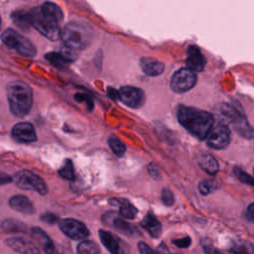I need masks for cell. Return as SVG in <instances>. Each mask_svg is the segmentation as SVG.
Listing matches in <instances>:
<instances>
[{"mask_svg": "<svg viewBox=\"0 0 254 254\" xmlns=\"http://www.w3.org/2000/svg\"><path fill=\"white\" fill-rule=\"evenodd\" d=\"M245 217L248 221L254 223V202L250 203L245 211Z\"/></svg>", "mask_w": 254, "mask_h": 254, "instance_id": "cell-39", "label": "cell"}, {"mask_svg": "<svg viewBox=\"0 0 254 254\" xmlns=\"http://www.w3.org/2000/svg\"><path fill=\"white\" fill-rule=\"evenodd\" d=\"M12 138L19 143H31L37 140L34 126L29 122H19L15 124L11 131Z\"/></svg>", "mask_w": 254, "mask_h": 254, "instance_id": "cell-12", "label": "cell"}, {"mask_svg": "<svg viewBox=\"0 0 254 254\" xmlns=\"http://www.w3.org/2000/svg\"><path fill=\"white\" fill-rule=\"evenodd\" d=\"M177 118L186 130L199 140L206 138L214 123V116L211 113L186 105L178 107Z\"/></svg>", "mask_w": 254, "mask_h": 254, "instance_id": "cell-1", "label": "cell"}, {"mask_svg": "<svg viewBox=\"0 0 254 254\" xmlns=\"http://www.w3.org/2000/svg\"><path fill=\"white\" fill-rule=\"evenodd\" d=\"M59 227L64 234L74 240L83 239L89 234V230L85 224L74 218L62 219L59 222Z\"/></svg>", "mask_w": 254, "mask_h": 254, "instance_id": "cell-9", "label": "cell"}, {"mask_svg": "<svg viewBox=\"0 0 254 254\" xmlns=\"http://www.w3.org/2000/svg\"><path fill=\"white\" fill-rule=\"evenodd\" d=\"M98 245L91 240H84L77 245V254H99Z\"/></svg>", "mask_w": 254, "mask_h": 254, "instance_id": "cell-28", "label": "cell"}, {"mask_svg": "<svg viewBox=\"0 0 254 254\" xmlns=\"http://www.w3.org/2000/svg\"><path fill=\"white\" fill-rule=\"evenodd\" d=\"M61 37L67 48L83 50L92 40V31L87 25L70 22L64 28Z\"/></svg>", "mask_w": 254, "mask_h": 254, "instance_id": "cell-3", "label": "cell"}, {"mask_svg": "<svg viewBox=\"0 0 254 254\" xmlns=\"http://www.w3.org/2000/svg\"><path fill=\"white\" fill-rule=\"evenodd\" d=\"M196 83L195 71L184 67L176 71L171 78V88L174 92L183 93L191 89Z\"/></svg>", "mask_w": 254, "mask_h": 254, "instance_id": "cell-7", "label": "cell"}, {"mask_svg": "<svg viewBox=\"0 0 254 254\" xmlns=\"http://www.w3.org/2000/svg\"><path fill=\"white\" fill-rule=\"evenodd\" d=\"M141 226L152 237H159L161 232H162V224L152 211H149L145 215V217L141 221Z\"/></svg>", "mask_w": 254, "mask_h": 254, "instance_id": "cell-22", "label": "cell"}, {"mask_svg": "<svg viewBox=\"0 0 254 254\" xmlns=\"http://www.w3.org/2000/svg\"><path fill=\"white\" fill-rule=\"evenodd\" d=\"M15 183L16 185L26 190H34L38 193L45 195L48 192V188L45 181L28 170H21L15 175Z\"/></svg>", "mask_w": 254, "mask_h": 254, "instance_id": "cell-6", "label": "cell"}, {"mask_svg": "<svg viewBox=\"0 0 254 254\" xmlns=\"http://www.w3.org/2000/svg\"><path fill=\"white\" fill-rule=\"evenodd\" d=\"M138 250H139L140 254H163L161 252H156L145 242H139L138 243Z\"/></svg>", "mask_w": 254, "mask_h": 254, "instance_id": "cell-34", "label": "cell"}, {"mask_svg": "<svg viewBox=\"0 0 254 254\" xmlns=\"http://www.w3.org/2000/svg\"><path fill=\"white\" fill-rule=\"evenodd\" d=\"M1 227L6 232H26L27 226L17 220L7 218L2 221Z\"/></svg>", "mask_w": 254, "mask_h": 254, "instance_id": "cell-27", "label": "cell"}, {"mask_svg": "<svg viewBox=\"0 0 254 254\" xmlns=\"http://www.w3.org/2000/svg\"><path fill=\"white\" fill-rule=\"evenodd\" d=\"M40 218L42 221H44L45 223H48V224H55L56 222H58V216L51 212L43 213Z\"/></svg>", "mask_w": 254, "mask_h": 254, "instance_id": "cell-36", "label": "cell"}, {"mask_svg": "<svg viewBox=\"0 0 254 254\" xmlns=\"http://www.w3.org/2000/svg\"><path fill=\"white\" fill-rule=\"evenodd\" d=\"M7 99L11 112L18 117L27 115L33 105V91L31 87L23 81H12L6 88Z\"/></svg>", "mask_w": 254, "mask_h": 254, "instance_id": "cell-2", "label": "cell"}, {"mask_svg": "<svg viewBox=\"0 0 254 254\" xmlns=\"http://www.w3.org/2000/svg\"><path fill=\"white\" fill-rule=\"evenodd\" d=\"M235 176L237 177V179L244 183V184H248V185H251L254 187V178H251L248 174H246L244 171H242L241 169H238V168H234L233 170Z\"/></svg>", "mask_w": 254, "mask_h": 254, "instance_id": "cell-32", "label": "cell"}, {"mask_svg": "<svg viewBox=\"0 0 254 254\" xmlns=\"http://www.w3.org/2000/svg\"><path fill=\"white\" fill-rule=\"evenodd\" d=\"M72 53L67 51H61V52H52L46 55V59L52 63L54 65L57 66H64L70 62L73 61Z\"/></svg>", "mask_w": 254, "mask_h": 254, "instance_id": "cell-24", "label": "cell"}, {"mask_svg": "<svg viewBox=\"0 0 254 254\" xmlns=\"http://www.w3.org/2000/svg\"><path fill=\"white\" fill-rule=\"evenodd\" d=\"M12 181H13V179L10 176H8V175H6L4 173L1 174V185H5V184H8V183H11Z\"/></svg>", "mask_w": 254, "mask_h": 254, "instance_id": "cell-40", "label": "cell"}, {"mask_svg": "<svg viewBox=\"0 0 254 254\" xmlns=\"http://www.w3.org/2000/svg\"><path fill=\"white\" fill-rule=\"evenodd\" d=\"M140 65L142 70L147 75H150V76H157L163 73L165 68V65L163 63L149 57L142 58L140 61Z\"/></svg>", "mask_w": 254, "mask_h": 254, "instance_id": "cell-21", "label": "cell"}, {"mask_svg": "<svg viewBox=\"0 0 254 254\" xmlns=\"http://www.w3.org/2000/svg\"><path fill=\"white\" fill-rule=\"evenodd\" d=\"M59 175L68 181H71L74 179V169H73V164L72 161L69 159H65L64 161L63 166L59 169L58 171Z\"/></svg>", "mask_w": 254, "mask_h": 254, "instance_id": "cell-29", "label": "cell"}, {"mask_svg": "<svg viewBox=\"0 0 254 254\" xmlns=\"http://www.w3.org/2000/svg\"><path fill=\"white\" fill-rule=\"evenodd\" d=\"M31 235L32 238L39 243V245L47 254H59V251L57 250L53 240L43 229L39 227H32Z\"/></svg>", "mask_w": 254, "mask_h": 254, "instance_id": "cell-16", "label": "cell"}, {"mask_svg": "<svg viewBox=\"0 0 254 254\" xmlns=\"http://www.w3.org/2000/svg\"><path fill=\"white\" fill-rule=\"evenodd\" d=\"M187 66L195 72H199L204 68L205 59L200 50L195 46H190L187 53Z\"/></svg>", "mask_w": 254, "mask_h": 254, "instance_id": "cell-15", "label": "cell"}, {"mask_svg": "<svg viewBox=\"0 0 254 254\" xmlns=\"http://www.w3.org/2000/svg\"><path fill=\"white\" fill-rule=\"evenodd\" d=\"M230 251L234 254H254V244L248 241H235L230 247Z\"/></svg>", "mask_w": 254, "mask_h": 254, "instance_id": "cell-26", "label": "cell"}, {"mask_svg": "<svg viewBox=\"0 0 254 254\" xmlns=\"http://www.w3.org/2000/svg\"><path fill=\"white\" fill-rule=\"evenodd\" d=\"M119 100L131 108H139L144 103V92L134 86H122L118 91Z\"/></svg>", "mask_w": 254, "mask_h": 254, "instance_id": "cell-10", "label": "cell"}, {"mask_svg": "<svg viewBox=\"0 0 254 254\" xmlns=\"http://www.w3.org/2000/svg\"><path fill=\"white\" fill-rule=\"evenodd\" d=\"M109 203L112 205L118 206L119 214L126 219H133L138 213L137 208L125 198H111L109 199Z\"/></svg>", "mask_w": 254, "mask_h": 254, "instance_id": "cell-20", "label": "cell"}, {"mask_svg": "<svg viewBox=\"0 0 254 254\" xmlns=\"http://www.w3.org/2000/svg\"><path fill=\"white\" fill-rule=\"evenodd\" d=\"M173 243L176 246H178L179 248H188L191 243V239L189 236H186V237H182V238L173 240Z\"/></svg>", "mask_w": 254, "mask_h": 254, "instance_id": "cell-35", "label": "cell"}, {"mask_svg": "<svg viewBox=\"0 0 254 254\" xmlns=\"http://www.w3.org/2000/svg\"><path fill=\"white\" fill-rule=\"evenodd\" d=\"M196 162H197V165L203 171H205L207 174H209L211 176H214L219 170L217 161L215 160V158L212 155H210L207 152H201V153L197 154Z\"/></svg>", "mask_w": 254, "mask_h": 254, "instance_id": "cell-19", "label": "cell"}, {"mask_svg": "<svg viewBox=\"0 0 254 254\" xmlns=\"http://www.w3.org/2000/svg\"><path fill=\"white\" fill-rule=\"evenodd\" d=\"M98 233L100 241L110 254H125L118 237L103 229H100Z\"/></svg>", "mask_w": 254, "mask_h": 254, "instance_id": "cell-17", "label": "cell"}, {"mask_svg": "<svg viewBox=\"0 0 254 254\" xmlns=\"http://www.w3.org/2000/svg\"><path fill=\"white\" fill-rule=\"evenodd\" d=\"M206 144L216 150L226 148L230 142V131L225 124L218 123L213 126L206 136Z\"/></svg>", "mask_w": 254, "mask_h": 254, "instance_id": "cell-8", "label": "cell"}, {"mask_svg": "<svg viewBox=\"0 0 254 254\" xmlns=\"http://www.w3.org/2000/svg\"><path fill=\"white\" fill-rule=\"evenodd\" d=\"M8 245L14 251L20 254H41L40 249L31 241L22 237H10L5 240Z\"/></svg>", "mask_w": 254, "mask_h": 254, "instance_id": "cell-14", "label": "cell"}, {"mask_svg": "<svg viewBox=\"0 0 254 254\" xmlns=\"http://www.w3.org/2000/svg\"><path fill=\"white\" fill-rule=\"evenodd\" d=\"M1 39L4 45L22 56L33 58L36 55L35 46L22 34L13 29H6L2 33Z\"/></svg>", "mask_w": 254, "mask_h": 254, "instance_id": "cell-5", "label": "cell"}, {"mask_svg": "<svg viewBox=\"0 0 254 254\" xmlns=\"http://www.w3.org/2000/svg\"><path fill=\"white\" fill-rule=\"evenodd\" d=\"M102 221L106 224L109 225L110 227L116 229L117 231H120L126 235H132L136 232V229L133 227L132 224L127 222L124 217H122L119 213L113 212V211H108L105 212L102 215Z\"/></svg>", "mask_w": 254, "mask_h": 254, "instance_id": "cell-11", "label": "cell"}, {"mask_svg": "<svg viewBox=\"0 0 254 254\" xmlns=\"http://www.w3.org/2000/svg\"><path fill=\"white\" fill-rule=\"evenodd\" d=\"M9 205L14 210L23 214H32L35 211L32 201L25 195L15 194L9 198Z\"/></svg>", "mask_w": 254, "mask_h": 254, "instance_id": "cell-18", "label": "cell"}, {"mask_svg": "<svg viewBox=\"0 0 254 254\" xmlns=\"http://www.w3.org/2000/svg\"><path fill=\"white\" fill-rule=\"evenodd\" d=\"M108 145H109V148L111 149V151L117 157H122L126 151V147H125L124 143L115 136H110L108 138Z\"/></svg>", "mask_w": 254, "mask_h": 254, "instance_id": "cell-30", "label": "cell"}, {"mask_svg": "<svg viewBox=\"0 0 254 254\" xmlns=\"http://www.w3.org/2000/svg\"><path fill=\"white\" fill-rule=\"evenodd\" d=\"M148 173H149V175L153 178V179H155V180H159L160 179V171H159V169L156 167V166H154L153 164H149L148 165Z\"/></svg>", "mask_w": 254, "mask_h": 254, "instance_id": "cell-38", "label": "cell"}, {"mask_svg": "<svg viewBox=\"0 0 254 254\" xmlns=\"http://www.w3.org/2000/svg\"><path fill=\"white\" fill-rule=\"evenodd\" d=\"M214 117H216L221 124H232L241 114L235 107L227 103H219L214 106Z\"/></svg>", "mask_w": 254, "mask_h": 254, "instance_id": "cell-13", "label": "cell"}, {"mask_svg": "<svg viewBox=\"0 0 254 254\" xmlns=\"http://www.w3.org/2000/svg\"><path fill=\"white\" fill-rule=\"evenodd\" d=\"M41 9L42 11L47 14L48 16L52 17L53 19H55L56 21H58L59 23L63 20V17H64V14L61 10V8L54 4V3H51V2H45L42 6H41Z\"/></svg>", "mask_w": 254, "mask_h": 254, "instance_id": "cell-25", "label": "cell"}, {"mask_svg": "<svg viewBox=\"0 0 254 254\" xmlns=\"http://www.w3.org/2000/svg\"><path fill=\"white\" fill-rule=\"evenodd\" d=\"M202 249H203L204 254H226V253L218 250L211 244H206V243L202 244Z\"/></svg>", "mask_w": 254, "mask_h": 254, "instance_id": "cell-37", "label": "cell"}, {"mask_svg": "<svg viewBox=\"0 0 254 254\" xmlns=\"http://www.w3.org/2000/svg\"><path fill=\"white\" fill-rule=\"evenodd\" d=\"M214 189H215V185L210 180H202L198 184V190L203 195L210 193L211 191H213Z\"/></svg>", "mask_w": 254, "mask_h": 254, "instance_id": "cell-31", "label": "cell"}, {"mask_svg": "<svg viewBox=\"0 0 254 254\" xmlns=\"http://www.w3.org/2000/svg\"><path fill=\"white\" fill-rule=\"evenodd\" d=\"M28 17L30 24L49 40L57 41L62 36L59 22L45 14L41 7L30 10L28 12Z\"/></svg>", "mask_w": 254, "mask_h": 254, "instance_id": "cell-4", "label": "cell"}, {"mask_svg": "<svg viewBox=\"0 0 254 254\" xmlns=\"http://www.w3.org/2000/svg\"><path fill=\"white\" fill-rule=\"evenodd\" d=\"M161 198H162L163 203H164L165 205H167V206H171V205H173L174 202H175L174 194H173V192H172L169 189H164V190H163Z\"/></svg>", "mask_w": 254, "mask_h": 254, "instance_id": "cell-33", "label": "cell"}, {"mask_svg": "<svg viewBox=\"0 0 254 254\" xmlns=\"http://www.w3.org/2000/svg\"><path fill=\"white\" fill-rule=\"evenodd\" d=\"M232 126L240 136H242L246 139H253L254 138V129L250 126L246 117L242 113L232 123Z\"/></svg>", "mask_w": 254, "mask_h": 254, "instance_id": "cell-23", "label": "cell"}]
</instances>
